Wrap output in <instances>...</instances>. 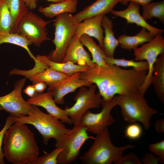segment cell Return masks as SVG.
Returning <instances> with one entry per match:
<instances>
[{
	"label": "cell",
	"mask_w": 164,
	"mask_h": 164,
	"mask_svg": "<svg viewBox=\"0 0 164 164\" xmlns=\"http://www.w3.org/2000/svg\"><path fill=\"white\" fill-rule=\"evenodd\" d=\"M148 70L125 69L114 65L93 67L80 73V78L96 84L102 100L112 99L115 95L136 92L142 84Z\"/></svg>",
	"instance_id": "cell-1"
},
{
	"label": "cell",
	"mask_w": 164,
	"mask_h": 164,
	"mask_svg": "<svg viewBox=\"0 0 164 164\" xmlns=\"http://www.w3.org/2000/svg\"><path fill=\"white\" fill-rule=\"evenodd\" d=\"M2 149L5 159L13 164H31L39 149L34 133L25 124L14 122L6 132Z\"/></svg>",
	"instance_id": "cell-2"
},
{
	"label": "cell",
	"mask_w": 164,
	"mask_h": 164,
	"mask_svg": "<svg viewBox=\"0 0 164 164\" xmlns=\"http://www.w3.org/2000/svg\"><path fill=\"white\" fill-rule=\"evenodd\" d=\"M88 150L78 158L83 164H111L121 157L126 149L135 146L131 144L119 147L114 146L111 141L108 128L97 135Z\"/></svg>",
	"instance_id": "cell-3"
},
{
	"label": "cell",
	"mask_w": 164,
	"mask_h": 164,
	"mask_svg": "<svg viewBox=\"0 0 164 164\" xmlns=\"http://www.w3.org/2000/svg\"><path fill=\"white\" fill-rule=\"evenodd\" d=\"M144 96L138 92L125 95L115 96L116 105L121 108L123 120L130 124L141 123L145 129L150 127L152 117L158 113V111L150 107Z\"/></svg>",
	"instance_id": "cell-4"
},
{
	"label": "cell",
	"mask_w": 164,
	"mask_h": 164,
	"mask_svg": "<svg viewBox=\"0 0 164 164\" xmlns=\"http://www.w3.org/2000/svg\"><path fill=\"white\" fill-rule=\"evenodd\" d=\"M13 120L15 122L33 125L41 135L43 142L45 145L48 144L50 139L56 140L69 130L60 120L44 113L35 105H33L32 113L21 118H13Z\"/></svg>",
	"instance_id": "cell-5"
},
{
	"label": "cell",
	"mask_w": 164,
	"mask_h": 164,
	"mask_svg": "<svg viewBox=\"0 0 164 164\" xmlns=\"http://www.w3.org/2000/svg\"><path fill=\"white\" fill-rule=\"evenodd\" d=\"M95 137L88 135L86 128L80 124L74 125L56 140L55 146L62 149L57 158V164H68L75 161L80 149L88 139Z\"/></svg>",
	"instance_id": "cell-6"
},
{
	"label": "cell",
	"mask_w": 164,
	"mask_h": 164,
	"mask_svg": "<svg viewBox=\"0 0 164 164\" xmlns=\"http://www.w3.org/2000/svg\"><path fill=\"white\" fill-rule=\"evenodd\" d=\"M56 17L53 24L55 29L54 37L52 41L55 49L50 52L47 56L52 61L61 63L76 32L78 23L71 13H63Z\"/></svg>",
	"instance_id": "cell-7"
},
{
	"label": "cell",
	"mask_w": 164,
	"mask_h": 164,
	"mask_svg": "<svg viewBox=\"0 0 164 164\" xmlns=\"http://www.w3.org/2000/svg\"><path fill=\"white\" fill-rule=\"evenodd\" d=\"M54 20L46 21L31 11H28L19 22L14 32L24 37L32 44L39 47L48 37L46 26Z\"/></svg>",
	"instance_id": "cell-8"
},
{
	"label": "cell",
	"mask_w": 164,
	"mask_h": 164,
	"mask_svg": "<svg viewBox=\"0 0 164 164\" xmlns=\"http://www.w3.org/2000/svg\"><path fill=\"white\" fill-rule=\"evenodd\" d=\"M88 87H80L74 98L75 103L71 107H66L64 109L74 125L80 124L81 118L86 111L100 106L102 98L99 91L96 93V85L92 84Z\"/></svg>",
	"instance_id": "cell-9"
},
{
	"label": "cell",
	"mask_w": 164,
	"mask_h": 164,
	"mask_svg": "<svg viewBox=\"0 0 164 164\" xmlns=\"http://www.w3.org/2000/svg\"><path fill=\"white\" fill-rule=\"evenodd\" d=\"M163 53L164 39L161 34L155 36L150 41L134 50V60L135 61L145 60L149 65L148 72L138 91L143 96L152 84L154 65L158 56Z\"/></svg>",
	"instance_id": "cell-10"
},
{
	"label": "cell",
	"mask_w": 164,
	"mask_h": 164,
	"mask_svg": "<svg viewBox=\"0 0 164 164\" xmlns=\"http://www.w3.org/2000/svg\"><path fill=\"white\" fill-rule=\"evenodd\" d=\"M26 81V78L17 80L11 92L0 96V110L9 113L13 118H21L33 111V105L28 103L22 96V90Z\"/></svg>",
	"instance_id": "cell-11"
},
{
	"label": "cell",
	"mask_w": 164,
	"mask_h": 164,
	"mask_svg": "<svg viewBox=\"0 0 164 164\" xmlns=\"http://www.w3.org/2000/svg\"><path fill=\"white\" fill-rule=\"evenodd\" d=\"M102 109L98 113H94L90 111H86L82 116L80 124L86 128L87 132L97 135L102 132L114 121L111 114L113 108L116 105L114 97L107 101L102 100Z\"/></svg>",
	"instance_id": "cell-12"
},
{
	"label": "cell",
	"mask_w": 164,
	"mask_h": 164,
	"mask_svg": "<svg viewBox=\"0 0 164 164\" xmlns=\"http://www.w3.org/2000/svg\"><path fill=\"white\" fill-rule=\"evenodd\" d=\"M80 73H77L58 82L48 86L47 91L52 92L53 99L56 103L63 104L64 97L68 94L75 92L78 88L83 86H90L92 82L81 79Z\"/></svg>",
	"instance_id": "cell-13"
},
{
	"label": "cell",
	"mask_w": 164,
	"mask_h": 164,
	"mask_svg": "<svg viewBox=\"0 0 164 164\" xmlns=\"http://www.w3.org/2000/svg\"><path fill=\"white\" fill-rule=\"evenodd\" d=\"M29 104L41 106L46 110L48 114L57 118L63 123L72 124L71 120L65 109L59 107L56 104L51 91L36 93L33 97L27 101Z\"/></svg>",
	"instance_id": "cell-14"
},
{
	"label": "cell",
	"mask_w": 164,
	"mask_h": 164,
	"mask_svg": "<svg viewBox=\"0 0 164 164\" xmlns=\"http://www.w3.org/2000/svg\"><path fill=\"white\" fill-rule=\"evenodd\" d=\"M140 5L130 2L128 7L121 11L113 10L111 13L115 16L120 17L125 19L128 23H134L137 26L145 28L155 36L162 34L164 30L155 27L145 21L140 13Z\"/></svg>",
	"instance_id": "cell-15"
},
{
	"label": "cell",
	"mask_w": 164,
	"mask_h": 164,
	"mask_svg": "<svg viewBox=\"0 0 164 164\" xmlns=\"http://www.w3.org/2000/svg\"><path fill=\"white\" fill-rule=\"evenodd\" d=\"M104 15L102 14L88 18L84 19L82 22L78 23L73 36L78 39L83 34L94 37L97 40L99 45L103 50L104 37L102 20Z\"/></svg>",
	"instance_id": "cell-16"
},
{
	"label": "cell",
	"mask_w": 164,
	"mask_h": 164,
	"mask_svg": "<svg viewBox=\"0 0 164 164\" xmlns=\"http://www.w3.org/2000/svg\"><path fill=\"white\" fill-rule=\"evenodd\" d=\"M67 62L80 65H87L90 68L96 65L92 62L89 53L84 49L79 39L74 36L70 42L62 62Z\"/></svg>",
	"instance_id": "cell-17"
},
{
	"label": "cell",
	"mask_w": 164,
	"mask_h": 164,
	"mask_svg": "<svg viewBox=\"0 0 164 164\" xmlns=\"http://www.w3.org/2000/svg\"><path fill=\"white\" fill-rule=\"evenodd\" d=\"M121 0H96L91 5L73 15L77 23L84 19L96 15L111 12L115 5Z\"/></svg>",
	"instance_id": "cell-18"
},
{
	"label": "cell",
	"mask_w": 164,
	"mask_h": 164,
	"mask_svg": "<svg viewBox=\"0 0 164 164\" xmlns=\"http://www.w3.org/2000/svg\"><path fill=\"white\" fill-rule=\"evenodd\" d=\"M78 0H64L56 3H51L47 6H39L38 11L45 17L52 18L63 13H73L77 11Z\"/></svg>",
	"instance_id": "cell-19"
},
{
	"label": "cell",
	"mask_w": 164,
	"mask_h": 164,
	"mask_svg": "<svg viewBox=\"0 0 164 164\" xmlns=\"http://www.w3.org/2000/svg\"><path fill=\"white\" fill-rule=\"evenodd\" d=\"M147 30L145 28H142L135 36H130L126 34L120 35L117 38L119 45L121 48L130 51L137 48L139 45L145 43L150 41L155 36Z\"/></svg>",
	"instance_id": "cell-20"
},
{
	"label": "cell",
	"mask_w": 164,
	"mask_h": 164,
	"mask_svg": "<svg viewBox=\"0 0 164 164\" xmlns=\"http://www.w3.org/2000/svg\"><path fill=\"white\" fill-rule=\"evenodd\" d=\"M36 58L49 67L69 76L87 70L90 67L87 65H80L70 62L57 63L50 60L47 56L37 55Z\"/></svg>",
	"instance_id": "cell-21"
},
{
	"label": "cell",
	"mask_w": 164,
	"mask_h": 164,
	"mask_svg": "<svg viewBox=\"0 0 164 164\" xmlns=\"http://www.w3.org/2000/svg\"><path fill=\"white\" fill-rule=\"evenodd\" d=\"M102 26L104 29L105 33L103 39V50L104 53L108 57L114 58L115 50L119 45V43L114 36L112 21L105 15L102 19Z\"/></svg>",
	"instance_id": "cell-22"
},
{
	"label": "cell",
	"mask_w": 164,
	"mask_h": 164,
	"mask_svg": "<svg viewBox=\"0 0 164 164\" xmlns=\"http://www.w3.org/2000/svg\"><path fill=\"white\" fill-rule=\"evenodd\" d=\"M152 84L158 99L164 103V53L157 58L153 66Z\"/></svg>",
	"instance_id": "cell-23"
},
{
	"label": "cell",
	"mask_w": 164,
	"mask_h": 164,
	"mask_svg": "<svg viewBox=\"0 0 164 164\" xmlns=\"http://www.w3.org/2000/svg\"><path fill=\"white\" fill-rule=\"evenodd\" d=\"M79 40L85 46L91 53L92 62L99 66H106L104 59L106 56L103 50L94 41L91 37L86 34H83L79 38Z\"/></svg>",
	"instance_id": "cell-24"
},
{
	"label": "cell",
	"mask_w": 164,
	"mask_h": 164,
	"mask_svg": "<svg viewBox=\"0 0 164 164\" xmlns=\"http://www.w3.org/2000/svg\"><path fill=\"white\" fill-rule=\"evenodd\" d=\"M69 76L49 67L44 71L32 76L29 79L32 82L33 84L39 82H43L49 86L63 80Z\"/></svg>",
	"instance_id": "cell-25"
},
{
	"label": "cell",
	"mask_w": 164,
	"mask_h": 164,
	"mask_svg": "<svg viewBox=\"0 0 164 164\" xmlns=\"http://www.w3.org/2000/svg\"><path fill=\"white\" fill-rule=\"evenodd\" d=\"M11 15L13 24L12 32L23 15L29 10L24 0H5Z\"/></svg>",
	"instance_id": "cell-26"
},
{
	"label": "cell",
	"mask_w": 164,
	"mask_h": 164,
	"mask_svg": "<svg viewBox=\"0 0 164 164\" xmlns=\"http://www.w3.org/2000/svg\"><path fill=\"white\" fill-rule=\"evenodd\" d=\"M142 16L146 21L153 17L158 19L164 23V1L150 2L142 6Z\"/></svg>",
	"instance_id": "cell-27"
},
{
	"label": "cell",
	"mask_w": 164,
	"mask_h": 164,
	"mask_svg": "<svg viewBox=\"0 0 164 164\" xmlns=\"http://www.w3.org/2000/svg\"><path fill=\"white\" fill-rule=\"evenodd\" d=\"M4 43L12 44L21 47L26 50L33 60L36 58L29 48V46L32 44L31 42L17 33L10 32L0 34V46Z\"/></svg>",
	"instance_id": "cell-28"
},
{
	"label": "cell",
	"mask_w": 164,
	"mask_h": 164,
	"mask_svg": "<svg viewBox=\"0 0 164 164\" xmlns=\"http://www.w3.org/2000/svg\"><path fill=\"white\" fill-rule=\"evenodd\" d=\"M104 60L107 65H114L122 67H132L138 71L148 70L149 65L146 61H135L133 60H127L124 58L116 59L106 56Z\"/></svg>",
	"instance_id": "cell-29"
},
{
	"label": "cell",
	"mask_w": 164,
	"mask_h": 164,
	"mask_svg": "<svg viewBox=\"0 0 164 164\" xmlns=\"http://www.w3.org/2000/svg\"><path fill=\"white\" fill-rule=\"evenodd\" d=\"M12 18L5 0H0V34L12 32Z\"/></svg>",
	"instance_id": "cell-30"
},
{
	"label": "cell",
	"mask_w": 164,
	"mask_h": 164,
	"mask_svg": "<svg viewBox=\"0 0 164 164\" xmlns=\"http://www.w3.org/2000/svg\"><path fill=\"white\" fill-rule=\"evenodd\" d=\"M62 149L56 148L51 152L38 157L31 164H57L58 155Z\"/></svg>",
	"instance_id": "cell-31"
},
{
	"label": "cell",
	"mask_w": 164,
	"mask_h": 164,
	"mask_svg": "<svg viewBox=\"0 0 164 164\" xmlns=\"http://www.w3.org/2000/svg\"><path fill=\"white\" fill-rule=\"evenodd\" d=\"M124 136L132 140L140 138L142 133V127L137 123H130L125 129Z\"/></svg>",
	"instance_id": "cell-32"
},
{
	"label": "cell",
	"mask_w": 164,
	"mask_h": 164,
	"mask_svg": "<svg viewBox=\"0 0 164 164\" xmlns=\"http://www.w3.org/2000/svg\"><path fill=\"white\" fill-rule=\"evenodd\" d=\"M13 117L9 115L6 119L4 127L0 131V164H5L4 160V156L2 149L3 138L5 133L10 126L14 122Z\"/></svg>",
	"instance_id": "cell-33"
},
{
	"label": "cell",
	"mask_w": 164,
	"mask_h": 164,
	"mask_svg": "<svg viewBox=\"0 0 164 164\" xmlns=\"http://www.w3.org/2000/svg\"><path fill=\"white\" fill-rule=\"evenodd\" d=\"M148 149L149 151L157 155L161 161V163H164V140L150 144Z\"/></svg>",
	"instance_id": "cell-34"
},
{
	"label": "cell",
	"mask_w": 164,
	"mask_h": 164,
	"mask_svg": "<svg viewBox=\"0 0 164 164\" xmlns=\"http://www.w3.org/2000/svg\"><path fill=\"white\" fill-rule=\"evenodd\" d=\"M114 164H141L140 158L136 155L130 153L122 156L114 163Z\"/></svg>",
	"instance_id": "cell-35"
},
{
	"label": "cell",
	"mask_w": 164,
	"mask_h": 164,
	"mask_svg": "<svg viewBox=\"0 0 164 164\" xmlns=\"http://www.w3.org/2000/svg\"><path fill=\"white\" fill-rule=\"evenodd\" d=\"M142 162L144 164H158L161 163L160 159L156 157L151 153H146L143 157Z\"/></svg>",
	"instance_id": "cell-36"
},
{
	"label": "cell",
	"mask_w": 164,
	"mask_h": 164,
	"mask_svg": "<svg viewBox=\"0 0 164 164\" xmlns=\"http://www.w3.org/2000/svg\"><path fill=\"white\" fill-rule=\"evenodd\" d=\"M154 127L156 131L159 133L164 132V119H160L156 120L155 123Z\"/></svg>",
	"instance_id": "cell-37"
},
{
	"label": "cell",
	"mask_w": 164,
	"mask_h": 164,
	"mask_svg": "<svg viewBox=\"0 0 164 164\" xmlns=\"http://www.w3.org/2000/svg\"><path fill=\"white\" fill-rule=\"evenodd\" d=\"M153 0H121L120 2L123 5H126L129 2H132L141 5L143 6L151 2Z\"/></svg>",
	"instance_id": "cell-38"
},
{
	"label": "cell",
	"mask_w": 164,
	"mask_h": 164,
	"mask_svg": "<svg viewBox=\"0 0 164 164\" xmlns=\"http://www.w3.org/2000/svg\"><path fill=\"white\" fill-rule=\"evenodd\" d=\"M32 85L34 88L36 92L40 93L43 92L46 87V84L43 82H39Z\"/></svg>",
	"instance_id": "cell-39"
},
{
	"label": "cell",
	"mask_w": 164,
	"mask_h": 164,
	"mask_svg": "<svg viewBox=\"0 0 164 164\" xmlns=\"http://www.w3.org/2000/svg\"><path fill=\"white\" fill-rule=\"evenodd\" d=\"M23 92L30 97H33L36 94L32 85H29L23 90Z\"/></svg>",
	"instance_id": "cell-40"
},
{
	"label": "cell",
	"mask_w": 164,
	"mask_h": 164,
	"mask_svg": "<svg viewBox=\"0 0 164 164\" xmlns=\"http://www.w3.org/2000/svg\"><path fill=\"white\" fill-rule=\"evenodd\" d=\"M29 9L31 10L36 9L37 4L36 0H24Z\"/></svg>",
	"instance_id": "cell-41"
},
{
	"label": "cell",
	"mask_w": 164,
	"mask_h": 164,
	"mask_svg": "<svg viewBox=\"0 0 164 164\" xmlns=\"http://www.w3.org/2000/svg\"><path fill=\"white\" fill-rule=\"evenodd\" d=\"M39 0H36V2H38ZM64 0H46L47 2H51L52 3H56L63 1Z\"/></svg>",
	"instance_id": "cell-42"
}]
</instances>
